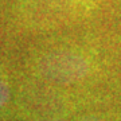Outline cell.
<instances>
[{
    "instance_id": "1",
    "label": "cell",
    "mask_w": 121,
    "mask_h": 121,
    "mask_svg": "<svg viewBox=\"0 0 121 121\" xmlns=\"http://www.w3.org/2000/svg\"><path fill=\"white\" fill-rule=\"evenodd\" d=\"M42 70L47 77L52 79L69 81L82 75L85 73V65L70 56H54L44 62Z\"/></svg>"
},
{
    "instance_id": "2",
    "label": "cell",
    "mask_w": 121,
    "mask_h": 121,
    "mask_svg": "<svg viewBox=\"0 0 121 121\" xmlns=\"http://www.w3.org/2000/svg\"><path fill=\"white\" fill-rule=\"evenodd\" d=\"M9 99V87L8 83L5 82L4 77L0 74V108L4 106Z\"/></svg>"
},
{
    "instance_id": "3",
    "label": "cell",
    "mask_w": 121,
    "mask_h": 121,
    "mask_svg": "<svg viewBox=\"0 0 121 121\" xmlns=\"http://www.w3.org/2000/svg\"><path fill=\"white\" fill-rule=\"evenodd\" d=\"M42 121H60V120H42Z\"/></svg>"
},
{
    "instance_id": "4",
    "label": "cell",
    "mask_w": 121,
    "mask_h": 121,
    "mask_svg": "<svg viewBox=\"0 0 121 121\" xmlns=\"http://www.w3.org/2000/svg\"><path fill=\"white\" fill-rule=\"evenodd\" d=\"M87 121H97V120H87Z\"/></svg>"
}]
</instances>
